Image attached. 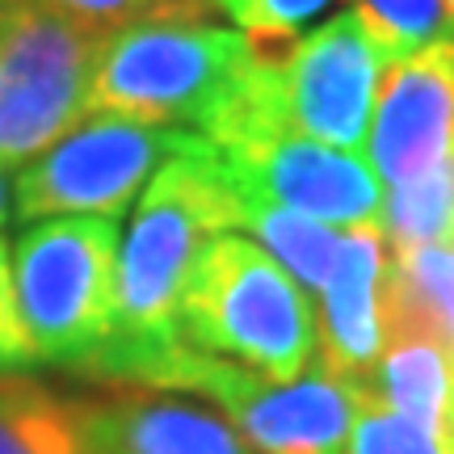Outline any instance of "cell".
<instances>
[{
  "label": "cell",
  "instance_id": "cell-22",
  "mask_svg": "<svg viewBox=\"0 0 454 454\" xmlns=\"http://www.w3.org/2000/svg\"><path fill=\"white\" fill-rule=\"evenodd\" d=\"M438 446H442V454H454V379H450V395H446V408H442V421H438Z\"/></svg>",
  "mask_w": 454,
  "mask_h": 454
},
{
  "label": "cell",
  "instance_id": "cell-11",
  "mask_svg": "<svg viewBox=\"0 0 454 454\" xmlns=\"http://www.w3.org/2000/svg\"><path fill=\"white\" fill-rule=\"evenodd\" d=\"M383 261H387V244L379 223L345 227L340 261L320 291V328H316L320 366L349 391H357V400H366V383L383 349V328H379Z\"/></svg>",
  "mask_w": 454,
  "mask_h": 454
},
{
  "label": "cell",
  "instance_id": "cell-23",
  "mask_svg": "<svg viewBox=\"0 0 454 454\" xmlns=\"http://www.w3.org/2000/svg\"><path fill=\"white\" fill-rule=\"evenodd\" d=\"M13 219V190H9V168L0 164V231Z\"/></svg>",
  "mask_w": 454,
  "mask_h": 454
},
{
  "label": "cell",
  "instance_id": "cell-18",
  "mask_svg": "<svg viewBox=\"0 0 454 454\" xmlns=\"http://www.w3.org/2000/svg\"><path fill=\"white\" fill-rule=\"evenodd\" d=\"M211 4L223 9L240 26L253 55L274 59L308 30V21L325 9L328 0H211Z\"/></svg>",
  "mask_w": 454,
  "mask_h": 454
},
{
  "label": "cell",
  "instance_id": "cell-5",
  "mask_svg": "<svg viewBox=\"0 0 454 454\" xmlns=\"http://www.w3.org/2000/svg\"><path fill=\"white\" fill-rule=\"evenodd\" d=\"M9 270L34 357L81 374L114 320L118 219L55 215L47 223L26 227Z\"/></svg>",
  "mask_w": 454,
  "mask_h": 454
},
{
  "label": "cell",
  "instance_id": "cell-7",
  "mask_svg": "<svg viewBox=\"0 0 454 454\" xmlns=\"http://www.w3.org/2000/svg\"><path fill=\"white\" fill-rule=\"evenodd\" d=\"M202 135L190 127H147L118 114H93L59 135L47 152H38L13 185V215L47 219V215H118L135 202L164 160L190 152Z\"/></svg>",
  "mask_w": 454,
  "mask_h": 454
},
{
  "label": "cell",
  "instance_id": "cell-10",
  "mask_svg": "<svg viewBox=\"0 0 454 454\" xmlns=\"http://www.w3.org/2000/svg\"><path fill=\"white\" fill-rule=\"evenodd\" d=\"M454 147V38H434L383 67L366 164L387 185L421 177Z\"/></svg>",
  "mask_w": 454,
  "mask_h": 454
},
{
  "label": "cell",
  "instance_id": "cell-21",
  "mask_svg": "<svg viewBox=\"0 0 454 454\" xmlns=\"http://www.w3.org/2000/svg\"><path fill=\"white\" fill-rule=\"evenodd\" d=\"M43 4L59 9L64 17L81 21L89 30L114 34V30H122V26H130V21L147 17L160 0H43Z\"/></svg>",
  "mask_w": 454,
  "mask_h": 454
},
{
  "label": "cell",
  "instance_id": "cell-12",
  "mask_svg": "<svg viewBox=\"0 0 454 454\" xmlns=\"http://www.w3.org/2000/svg\"><path fill=\"white\" fill-rule=\"evenodd\" d=\"M89 404L93 454H253L219 408L152 387H118Z\"/></svg>",
  "mask_w": 454,
  "mask_h": 454
},
{
  "label": "cell",
  "instance_id": "cell-8",
  "mask_svg": "<svg viewBox=\"0 0 454 454\" xmlns=\"http://www.w3.org/2000/svg\"><path fill=\"white\" fill-rule=\"evenodd\" d=\"M383 67L387 59L379 55L371 34L362 30V21L349 9L299 34L282 55H274L291 130L340 152H362Z\"/></svg>",
  "mask_w": 454,
  "mask_h": 454
},
{
  "label": "cell",
  "instance_id": "cell-20",
  "mask_svg": "<svg viewBox=\"0 0 454 454\" xmlns=\"http://www.w3.org/2000/svg\"><path fill=\"white\" fill-rule=\"evenodd\" d=\"M38 366L34 345L21 328L17 316V299H13V270H9V248L0 240V374H21Z\"/></svg>",
  "mask_w": 454,
  "mask_h": 454
},
{
  "label": "cell",
  "instance_id": "cell-6",
  "mask_svg": "<svg viewBox=\"0 0 454 454\" xmlns=\"http://www.w3.org/2000/svg\"><path fill=\"white\" fill-rule=\"evenodd\" d=\"M110 34L43 0H0V164H30L89 114V81Z\"/></svg>",
  "mask_w": 454,
  "mask_h": 454
},
{
  "label": "cell",
  "instance_id": "cell-14",
  "mask_svg": "<svg viewBox=\"0 0 454 454\" xmlns=\"http://www.w3.org/2000/svg\"><path fill=\"white\" fill-rule=\"evenodd\" d=\"M0 454H93L89 404L26 374H0Z\"/></svg>",
  "mask_w": 454,
  "mask_h": 454
},
{
  "label": "cell",
  "instance_id": "cell-1",
  "mask_svg": "<svg viewBox=\"0 0 454 454\" xmlns=\"http://www.w3.org/2000/svg\"><path fill=\"white\" fill-rule=\"evenodd\" d=\"M231 227H240V202L215 168V144L202 135L190 152L164 160L147 181L114 270L110 333L81 374L130 387L144 362L181 340V286L198 253Z\"/></svg>",
  "mask_w": 454,
  "mask_h": 454
},
{
  "label": "cell",
  "instance_id": "cell-16",
  "mask_svg": "<svg viewBox=\"0 0 454 454\" xmlns=\"http://www.w3.org/2000/svg\"><path fill=\"white\" fill-rule=\"evenodd\" d=\"M379 231L391 253L404 248H454V147L421 177L391 185V198H383Z\"/></svg>",
  "mask_w": 454,
  "mask_h": 454
},
{
  "label": "cell",
  "instance_id": "cell-19",
  "mask_svg": "<svg viewBox=\"0 0 454 454\" xmlns=\"http://www.w3.org/2000/svg\"><path fill=\"white\" fill-rule=\"evenodd\" d=\"M345 454H442V446L434 429H425V425L366 400L354 417Z\"/></svg>",
  "mask_w": 454,
  "mask_h": 454
},
{
  "label": "cell",
  "instance_id": "cell-17",
  "mask_svg": "<svg viewBox=\"0 0 454 454\" xmlns=\"http://www.w3.org/2000/svg\"><path fill=\"white\" fill-rule=\"evenodd\" d=\"M345 9L362 21V30L371 34L387 64L434 43L442 30L438 0H345Z\"/></svg>",
  "mask_w": 454,
  "mask_h": 454
},
{
  "label": "cell",
  "instance_id": "cell-24",
  "mask_svg": "<svg viewBox=\"0 0 454 454\" xmlns=\"http://www.w3.org/2000/svg\"><path fill=\"white\" fill-rule=\"evenodd\" d=\"M438 9H442V26H446L454 38V0H438Z\"/></svg>",
  "mask_w": 454,
  "mask_h": 454
},
{
  "label": "cell",
  "instance_id": "cell-2",
  "mask_svg": "<svg viewBox=\"0 0 454 454\" xmlns=\"http://www.w3.org/2000/svg\"><path fill=\"white\" fill-rule=\"evenodd\" d=\"M211 9V0H160L114 30L89 81V110L147 127H202L253 64L248 38L219 26Z\"/></svg>",
  "mask_w": 454,
  "mask_h": 454
},
{
  "label": "cell",
  "instance_id": "cell-15",
  "mask_svg": "<svg viewBox=\"0 0 454 454\" xmlns=\"http://www.w3.org/2000/svg\"><path fill=\"white\" fill-rule=\"evenodd\" d=\"M236 202H240V227H248L270 248V257L303 286L325 291L345 248V231H333L328 223H316L308 215L270 207L261 198H236Z\"/></svg>",
  "mask_w": 454,
  "mask_h": 454
},
{
  "label": "cell",
  "instance_id": "cell-13",
  "mask_svg": "<svg viewBox=\"0 0 454 454\" xmlns=\"http://www.w3.org/2000/svg\"><path fill=\"white\" fill-rule=\"evenodd\" d=\"M450 379H454V357L442 340L417 337V333L383 337L374 374L366 383V400L438 434L442 408H446V395H450Z\"/></svg>",
  "mask_w": 454,
  "mask_h": 454
},
{
  "label": "cell",
  "instance_id": "cell-3",
  "mask_svg": "<svg viewBox=\"0 0 454 454\" xmlns=\"http://www.w3.org/2000/svg\"><path fill=\"white\" fill-rule=\"evenodd\" d=\"M177 328L194 349L261 379H299L316 362V316L270 253L240 236H215L181 286Z\"/></svg>",
  "mask_w": 454,
  "mask_h": 454
},
{
  "label": "cell",
  "instance_id": "cell-4",
  "mask_svg": "<svg viewBox=\"0 0 454 454\" xmlns=\"http://www.w3.org/2000/svg\"><path fill=\"white\" fill-rule=\"evenodd\" d=\"M130 387L198 391L223 412L253 454H345L362 400L311 362L299 379L274 383L194 349L181 337L144 362Z\"/></svg>",
  "mask_w": 454,
  "mask_h": 454
},
{
  "label": "cell",
  "instance_id": "cell-9",
  "mask_svg": "<svg viewBox=\"0 0 454 454\" xmlns=\"http://www.w3.org/2000/svg\"><path fill=\"white\" fill-rule=\"evenodd\" d=\"M215 168L236 198H261L328 227L379 223L383 211V181L362 160V152L316 144L299 130H282L240 152L215 147Z\"/></svg>",
  "mask_w": 454,
  "mask_h": 454
}]
</instances>
